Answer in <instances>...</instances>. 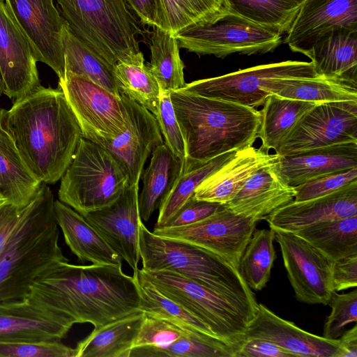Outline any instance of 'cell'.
<instances>
[{"label":"cell","instance_id":"cell-1","mask_svg":"<svg viewBox=\"0 0 357 357\" xmlns=\"http://www.w3.org/2000/svg\"><path fill=\"white\" fill-rule=\"evenodd\" d=\"M25 298L71 327L90 323L100 328L139 310L137 278L122 265L61 263L33 283Z\"/></svg>","mask_w":357,"mask_h":357},{"label":"cell","instance_id":"cell-2","mask_svg":"<svg viewBox=\"0 0 357 357\" xmlns=\"http://www.w3.org/2000/svg\"><path fill=\"white\" fill-rule=\"evenodd\" d=\"M5 120L35 176L47 185L61 179L82 138L61 89L39 86L15 100Z\"/></svg>","mask_w":357,"mask_h":357},{"label":"cell","instance_id":"cell-3","mask_svg":"<svg viewBox=\"0 0 357 357\" xmlns=\"http://www.w3.org/2000/svg\"><path fill=\"white\" fill-rule=\"evenodd\" d=\"M170 98L185 144V171L252 146L258 137L261 114L254 107L181 91Z\"/></svg>","mask_w":357,"mask_h":357},{"label":"cell","instance_id":"cell-4","mask_svg":"<svg viewBox=\"0 0 357 357\" xmlns=\"http://www.w3.org/2000/svg\"><path fill=\"white\" fill-rule=\"evenodd\" d=\"M54 198L42 183L0 256V302L25 298L45 272L69 260L59 245Z\"/></svg>","mask_w":357,"mask_h":357},{"label":"cell","instance_id":"cell-5","mask_svg":"<svg viewBox=\"0 0 357 357\" xmlns=\"http://www.w3.org/2000/svg\"><path fill=\"white\" fill-rule=\"evenodd\" d=\"M139 242L143 270L169 271L222 294L258 305L239 271L220 257L185 242L157 236L142 220Z\"/></svg>","mask_w":357,"mask_h":357},{"label":"cell","instance_id":"cell-6","mask_svg":"<svg viewBox=\"0 0 357 357\" xmlns=\"http://www.w3.org/2000/svg\"><path fill=\"white\" fill-rule=\"evenodd\" d=\"M73 32L113 68L140 51L142 34L125 0H56Z\"/></svg>","mask_w":357,"mask_h":357},{"label":"cell","instance_id":"cell-7","mask_svg":"<svg viewBox=\"0 0 357 357\" xmlns=\"http://www.w3.org/2000/svg\"><path fill=\"white\" fill-rule=\"evenodd\" d=\"M162 294L206 324L222 341L239 347L257 306L228 296L166 270H138Z\"/></svg>","mask_w":357,"mask_h":357},{"label":"cell","instance_id":"cell-8","mask_svg":"<svg viewBox=\"0 0 357 357\" xmlns=\"http://www.w3.org/2000/svg\"><path fill=\"white\" fill-rule=\"evenodd\" d=\"M128 183V170L118 159L82 137L61 178L59 200L84 215L112 204Z\"/></svg>","mask_w":357,"mask_h":357},{"label":"cell","instance_id":"cell-9","mask_svg":"<svg viewBox=\"0 0 357 357\" xmlns=\"http://www.w3.org/2000/svg\"><path fill=\"white\" fill-rule=\"evenodd\" d=\"M279 31L229 13L213 24L184 30L175 36L180 48L198 55L225 58L232 54H263L282 43Z\"/></svg>","mask_w":357,"mask_h":357},{"label":"cell","instance_id":"cell-10","mask_svg":"<svg viewBox=\"0 0 357 357\" xmlns=\"http://www.w3.org/2000/svg\"><path fill=\"white\" fill-rule=\"evenodd\" d=\"M311 61H285L239 70L218 77L193 81L178 91L232 102L250 107L263 105L269 83L284 78L318 76Z\"/></svg>","mask_w":357,"mask_h":357},{"label":"cell","instance_id":"cell-11","mask_svg":"<svg viewBox=\"0 0 357 357\" xmlns=\"http://www.w3.org/2000/svg\"><path fill=\"white\" fill-rule=\"evenodd\" d=\"M59 87L79 123L82 137L101 145L126 130L121 96L86 77L67 71L59 79Z\"/></svg>","mask_w":357,"mask_h":357},{"label":"cell","instance_id":"cell-12","mask_svg":"<svg viewBox=\"0 0 357 357\" xmlns=\"http://www.w3.org/2000/svg\"><path fill=\"white\" fill-rule=\"evenodd\" d=\"M344 142H357V102L316 104L294 124L275 151L285 155Z\"/></svg>","mask_w":357,"mask_h":357},{"label":"cell","instance_id":"cell-13","mask_svg":"<svg viewBox=\"0 0 357 357\" xmlns=\"http://www.w3.org/2000/svg\"><path fill=\"white\" fill-rule=\"evenodd\" d=\"M257 221L223 207L196 223L173 228H154V234L185 242L208 250L238 270L241 258Z\"/></svg>","mask_w":357,"mask_h":357},{"label":"cell","instance_id":"cell-14","mask_svg":"<svg viewBox=\"0 0 357 357\" xmlns=\"http://www.w3.org/2000/svg\"><path fill=\"white\" fill-rule=\"evenodd\" d=\"M274 231L296 298L307 304L328 305L333 261L296 234Z\"/></svg>","mask_w":357,"mask_h":357},{"label":"cell","instance_id":"cell-15","mask_svg":"<svg viewBox=\"0 0 357 357\" xmlns=\"http://www.w3.org/2000/svg\"><path fill=\"white\" fill-rule=\"evenodd\" d=\"M28 38L37 61L50 67L59 79L65 74L62 33L68 24L54 0H4Z\"/></svg>","mask_w":357,"mask_h":357},{"label":"cell","instance_id":"cell-16","mask_svg":"<svg viewBox=\"0 0 357 357\" xmlns=\"http://www.w3.org/2000/svg\"><path fill=\"white\" fill-rule=\"evenodd\" d=\"M139 184L128 183L112 204L82 215L112 250L132 269L137 278L141 259L139 227L142 220L138 206Z\"/></svg>","mask_w":357,"mask_h":357},{"label":"cell","instance_id":"cell-17","mask_svg":"<svg viewBox=\"0 0 357 357\" xmlns=\"http://www.w3.org/2000/svg\"><path fill=\"white\" fill-rule=\"evenodd\" d=\"M33 47L4 0H0V75L3 93L17 100L41 86Z\"/></svg>","mask_w":357,"mask_h":357},{"label":"cell","instance_id":"cell-18","mask_svg":"<svg viewBox=\"0 0 357 357\" xmlns=\"http://www.w3.org/2000/svg\"><path fill=\"white\" fill-rule=\"evenodd\" d=\"M337 29L357 31V0H305L284 43L306 55L320 38Z\"/></svg>","mask_w":357,"mask_h":357},{"label":"cell","instance_id":"cell-19","mask_svg":"<svg viewBox=\"0 0 357 357\" xmlns=\"http://www.w3.org/2000/svg\"><path fill=\"white\" fill-rule=\"evenodd\" d=\"M126 111V130L101 144L126 168L130 184H139L144 165L154 149L163 144L155 116L121 93Z\"/></svg>","mask_w":357,"mask_h":357},{"label":"cell","instance_id":"cell-20","mask_svg":"<svg viewBox=\"0 0 357 357\" xmlns=\"http://www.w3.org/2000/svg\"><path fill=\"white\" fill-rule=\"evenodd\" d=\"M269 341L293 356L340 357L342 349L338 339L331 340L308 333L258 303L254 318L245 330L243 339Z\"/></svg>","mask_w":357,"mask_h":357},{"label":"cell","instance_id":"cell-21","mask_svg":"<svg viewBox=\"0 0 357 357\" xmlns=\"http://www.w3.org/2000/svg\"><path fill=\"white\" fill-rule=\"evenodd\" d=\"M357 215V180L314 199L284 205L266 220L273 231L295 233L325 221Z\"/></svg>","mask_w":357,"mask_h":357},{"label":"cell","instance_id":"cell-22","mask_svg":"<svg viewBox=\"0 0 357 357\" xmlns=\"http://www.w3.org/2000/svg\"><path fill=\"white\" fill-rule=\"evenodd\" d=\"M277 161L255 172L225 206L258 222L293 201L295 189L280 177Z\"/></svg>","mask_w":357,"mask_h":357},{"label":"cell","instance_id":"cell-23","mask_svg":"<svg viewBox=\"0 0 357 357\" xmlns=\"http://www.w3.org/2000/svg\"><path fill=\"white\" fill-rule=\"evenodd\" d=\"M70 329L25 298L0 302V342L61 340Z\"/></svg>","mask_w":357,"mask_h":357},{"label":"cell","instance_id":"cell-24","mask_svg":"<svg viewBox=\"0 0 357 357\" xmlns=\"http://www.w3.org/2000/svg\"><path fill=\"white\" fill-rule=\"evenodd\" d=\"M278 173L289 185L296 187L317 176L357 167V142H344L280 155Z\"/></svg>","mask_w":357,"mask_h":357},{"label":"cell","instance_id":"cell-25","mask_svg":"<svg viewBox=\"0 0 357 357\" xmlns=\"http://www.w3.org/2000/svg\"><path fill=\"white\" fill-rule=\"evenodd\" d=\"M279 155L252 146L240 149L235 156L205 179L195 190L199 200L225 204L260 168L276 162Z\"/></svg>","mask_w":357,"mask_h":357},{"label":"cell","instance_id":"cell-26","mask_svg":"<svg viewBox=\"0 0 357 357\" xmlns=\"http://www.w3.org/2000/svg\"><path fill=\"white\" fill-rule=\"evenodd\" d=\"M54 213L66 243L80 261L122 265L121 258L83 215L59 200L54 201Z\"/></svg>","mask_w":357,"mask_h":357},{"label":"cell","instance_id":"cell-27","mask_svg":"<svg viewBox=\"0 0 357 357\" xmlns=\"http://www.w3.org/2000/svg\"><path fill=\"white\" fill-rule=\"evenodd\" d=\"M0 108V194L19 208L33 199L42 183L30 170L6 125Z\"/></svg>","mask_w":357,"mask_h":357},{"label":"cell","instance_id":"cell-28","mask_svg":"<svg viewBox=\"0 0 357 357\" xmlns=\"http://www.w3.org/2000/svg\"><path fill=\"white\" fill-rule=\"evenodd\" d=\"M305 56L319 75L356 81L357 31H332L320 38Z\"/></svg>","mask_w":357,"mask_h":357},{"label":"cell","instance_id":"cell-29","mask_svg":"<svg viewBox=\"0 0 357 357\" xmlns=\"http://www.w3.org/2000/svg\"><path fill=\"white\" fill-rule=\"evenodd\" d=\"M182 172L180 160L165 144L152 152L149 165L142 174L143 188L138 195L142 220L148 221L174 188Z\"/></svg>","mask_w":357,"mask_h":357},{"label":"cell","instance_id":"cell-30","mask_svg":"<svg viewBox=\"0 0 357 357\" xmlns=\"http://www.w3.org/2000/svg\"><path fill=\"white\" fill-rule=\"evenodd\" d=\"M144 317L139 310L94 328L77 343L76 357H130Z\"/></svg>","mask_w":357,"mask_h":357},{"label":"cell","instance_id":"cell-31","mask_svg":"<svg viewBox=\"0 0 357 357\" xmlns=\"http://www.w3.org/2000/svg\"><path fill=\"white\" fill-rule=\"evenodd\" d=\"M356 81L318 75L307 78H284L269 83L264 89L281 97L318 103L357 102Z\"/></svg>","mask_w":357,"mask_h":357},{"label":"cell","instance_id":"cell-32","mask_svg":"<svg viewBox=\"0 0 357 357\" xmlns=\"http://www.w3.org/2000/svg\"><path fill=\"white\" fill-rule=\"evenodd\" d=\"M143 53L131 54L119 61L114 75L120 92L145 107L155 116L158 113L160 89Z\"/></svg>","mask_w":357,"mask_h":357},{"label":"cell","instance_id":"cell-33","mask_svg":"<svg viewBox=\"0 0 357 357\" xmlns=\"http://www.w3.org/2000/svg\"><path fill=\"white\" fill-rule=\"evenodd\" d=\"M316 103L281 97L275 93L266 98L257 137L264 150H275L294 124Z\"/></svg>","mask_w":357,"mask_h":357},{"label":"cell","instance_id":"cell-34","mask_svg":"<svg viewBox=\"0 0 357 357\" xmlns=\"http://www.w3.org/2000/svg\"><path fill=\"white\" fill-rule=\"evenodd\" d=\"M294 234L333 262L357 255V215L320 222Z\"/></svg>","mask_w":357,"mask_h":357},{"label":"cell","instance_id":"cell-35","mask_svg":"<svg viewBox=\"0 0 357 357\" xmlns=\"http://www.w3.org/2000/svg\"><path fill=\"white\" fill-rule=\"evenodd\" d=\"M62 43L65 72L86 77L112 93L120 96L114 75V68L79 39L66 24Z\"/></svg>","mask_w":357,"mask_h":357},{"label":"cell","instance_id":"cell-36","mask_svg":"<svg viewBox=\"0 0 357 357\" xmlns=\"http://www.w3.org/2000/svg\"><path fill=\"white\" fill-rule=\"evenodd\" d=\"M179 46L176 36L170 32L155 28L151 38L150 69L160 91L172 93L185 85Z\"/></svg>","mask_w":357,"mask_h":357},{"label":"cell","instance_id":"cell-37","mask_svg":"<svg viewBox=\"0 0 357 357\" xmlns=\"http://www.w3.org/2000/svg\"><path fill=\"white\" fill-rule=\"evenodd\" d=\"M238 349L215 337L188 331L167 347H134L130 357H235Z\"/></svg>","mask_w":357,"mask_h":357},{"label":"cell","instance_id":"cell-38","mask_svg":"<svg viewBox=\"0 0 357 357\" xmlns=\"http://www.w3.org/2000/svg\"><path fill=\"white\" fill-rule=\"evenodd\" d=\"M169 26L176 36L184 30L211 24L230 13L227 0H162Z\"/></svg>","mask_w":357,"mask_h":357},{"label":"cell","instance_id":"cell-39","mask_svg":"<svg viewBox=\"0 0 357 357\" xmlns=\"http://www.w3.org/2000/svg\"><path fill=\"white\" fill-rule=\"evenodd\" d=\"M274 240L272 229H255L241 258L238 271L252 290H261L269 280L276 258Z\"/></svg>","mask_w":357,"mask_h":357},{"label":"cell","instance_id":"cell-40","mask_svg":"<svg viewBox=\"0 0 357 357\" xmlns=\"http://www.w3.org/2000/svg\"><path fill=\"white\" fill-rule=\"evenodd\" d=\"M137 280L140 294L139 310L167 320L183 329L218 338L206 324L162 294L151 282L138 275Z\"/></svg>","mask_w":357,"mask_h":357},{"label":"cell","instance_id":"cell-41","mask_svg":"<svg viewBox=\"0 0 357 357\" xmlns=\"http://www.w3.org/2000/svg\"><path fill=\"white\" fill-rule=\"evenodd\" d=\"M238 150H233L183 172L174 188L159 208L154 228L162 227L182 205L195 194L196 188L208 176L227 164Z\"/></svg>","mask_w":357,"mask_h":357},{"label":"cell","instance_id":"cell-42","mask_svg":"<svg viewBox=\"0 0 357 357\" xmlns=\"http://www.w3.org/2000/svg\"><path fill=\"white\" fill-rule=\"evenodd\" d=\"M230 12L285 34L301 3L294 0H227Z\"/></svg>","mask_w":357,"mask_h":357},{"label":"cell","instance_id":"cell-43","mask_svg":"<svg viewBox=\"0 0 357 357\" xmlns=\"http://www.w3.org/2000/svg\"><path fill=\"white\" fill-rule=\"evenodd\" d=\"M155 117L165 138V144L181 162L182 174L188 162L186 147L175 115L170 93L160 91L158 111Z\"/></svg>","mask_w":357,"mask_h":357},{"label":"cell","instance_id":"cell-44","mask_svg":"<svg viewBox=\"0 0 357 357\" xmlns=\"http://www.w3.org/2000/svg\"><path fill=\"white\" fill-rule=\"evenodd\" d=\"M328 305L331 312L325 321L323 337L335 340L347 325L357 321V290L343 294L333 291Z\"/></svg>","mask_w":357,"mask_h":357},{"label":"cell","instance_id":"cell-45","mask_svg":"<svg viewBox=\"0 0 357 357\" xmlns=\"http://www.w3.org/2000/svg\"><path fill=\"white\" fill-rule=\"evenodd\" d=\"M0 357H76L61 340L0 342Z\"/></svg>","mask_w":357,"mask_h":357},{"label":"cell","instance_id":"cell-46","mask_svg":"<svg viewBox=\"0 0 357 357\" xmlns=\"http://www.w3.org/2000/svg\"><path fill=\"white\" fill-rule=\"evenodd\" d=\"M188 331H190L183 329L163 319L144 313L134 347H167Z\"/></svg>","mask_w":357,"mask_h":357},{"label":"cell","instance_id":"cell-47","mask_svg":"<svg viewBox=\"0 0 357 357\" xmlns=\"http://www.w3.org/2000/svg\"><path fill=\"white\" fill-rule=\"evenodd\" d=\"M357 180V167L337 171L294 187V201L301 202L331 194Z\"/></svg>","mask_w":357,"mask_h":357},{"label":"cell","instance_id":"cell-48","mask_svg":"<svg viewBox=\"0 0 357 357\" xmlns=\"http://www.w3.org/2000/svg\"><path fill=\"white\" fill-rule=\"evenodd\" d=\"M223 206L215 202L199 200L193 195L161 227L173 228L196 223L215 213Z\"/></svg>","mask_w":357,"mask_h":357},{"label":"cell","instance_id":"cell-49","mask_svg":"<svg viewBox=\"0 0 357 357\" xmlns=\"http://www.w3.org/2000/svg\"><path fill=\"white\" fill-rule=\"evenodd\" d=\"M125 1L143 24L170 32L162 0Z\"/></svg>","mask_w":357,"mask_h":357},{"label":"cell","instance_id":"cell-50","mask_svg":"<svg viewBox=\"0 0 357 357\" xmlns=\"http://www.w3.org/2000/svg\"><path fill=\"white\" fill-rule=\"evenodd\" d=\"M26 208V206L19 208L8 201H0V256L11 236L20 224Z\"/></svg>","mask_w":357,"mask_h":357},{"label":"cell","instance_id":"cell-51","mask_svg":"<svg viewBox=\"0 0 357 357\" xmlns=\"http://www.w3.org/2000/svg\"><path fill=\"white\" fill-rule=\"evenodd\" d=\"M333 291L345 290L357 286V255L333 262L331 273Z\"/></svg>","mask_w":357,"mask_h":357},{"label":"cell","instance_id":"cell-52","mask_svg":"<svg viewBox=\"0 0 357 357\" xmlns=\"http://www.w3.org/2000/svg\"><path fill=\"white\" fill-rule=\"evenodd\" d=\"M292 354L276 344L258 338L243 339L235 357H291Z\"/></svg>","mask_w":357,"mask_h":357},{"label":"cell","instance_id":"cell-53","mask_svg":"<svg viewBox=\"0 0 357 357\" xmlns=\"http://www.w3.org/2000/svg\"><path fill=\"white\" fill-rule=\"evenodd\" d=\"M342 349L340 357H357V325L345 331L338 339Z\"/></svg>","mask_w":357,"mask_h":357},{"label":"cell","instance_id":"cell-54","mask_svg":"<svg viewBox=\"0 0 357 357\" xmlns=\"http://www.w3.org/2000/svg\"><path fill=\"white\" fill-rule=\"evenodd\" d=\"M297 1L298 3H302L305 0H294Z\"/></svg>","mask_w":357,"mask_h":357},{"label":"cell","instance_id":"cell-55","mask_svg":"<svg viewBox=\"0 0 357 357\" xmlns=\"http://www.w3.org/2000/svg\"><path fill=\"white\" fill-rule=\"evenodd\" d=\"M1 200H4L3 198L2 197L1 195L0 194V201Z\"/></svg>","mask_w":357,"mask_h":357}]
</instances>
